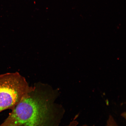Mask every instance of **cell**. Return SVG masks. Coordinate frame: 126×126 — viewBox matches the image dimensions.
I'll return each instance as SVG.
<instances>
[{
    "label": "cell",
    "mask_w": 126,
    "mask_h": 126,
    "mask_svg": "<svg viewBox=\"0 0 126 126\" xmlns=\"http://www.w3.org/2000/svg\"><path fill=\"white\" fill-rule=\"evenodd\" d=\"M59 94L49 85L35 83L0 126H59L65 112L56 102Z\"/></svg>",
    "instance_id": "6da1fadb"
},
{
    "label": "cell",
    "mask_w": 126,
    "mask_h": 126,
    "mask_svg": "<svg viewBox=\"0 0 126 126\" xmlns=\"http://www.w3.org/2000/svg\"><path fill=\"white\" fill-rule=\"evenodd\" d=\"M32 87L18 72L0 75V112L13 109Z\"/></svg>",
    "instance_id": "7a4b0ae2"
},
{
    "label": "cell",
    "mask_w": 126,
    "mask_h": 126,
    "mask_svg": "<svg viewBox=\"0 0 126 126\" xmlns=\"http://www.w3.org/2000/svg\"><path fill=\"white\" fill-rule=\"evenodd\" d=\"M106 126H118L113 116L110 115L107 122Z\"/></svg>",
    "instance_id": "3957f363"
},
{
    "label": "cell",
    "mask_w": 126,
    "mask_h": 126,
    "mask_svg": "<svg viewBox=\"0 0 126 126\" xmlns=\"http://www.w3.org/2000/svg\"><path fill=\"white\" fill-rule=\"evenodd\" d=\"M78 124L79 123L78 121L74 120L71 122L68 125L65 126H78ZM80 126H89L86 125H83Z\"/></svg>",
    "instance_id": "277c9868"
}]
</instances>
